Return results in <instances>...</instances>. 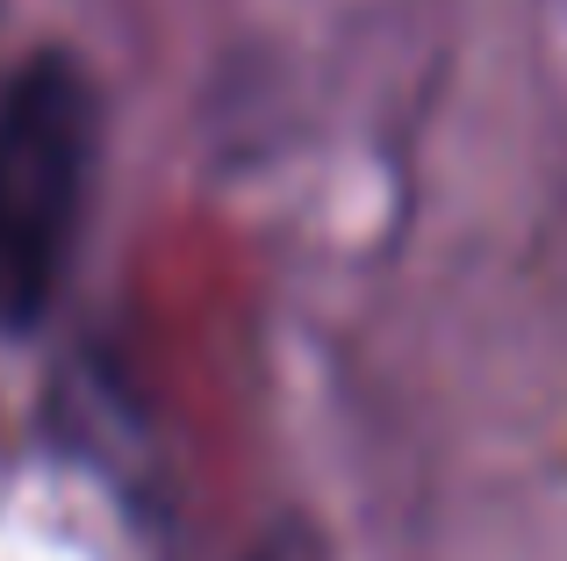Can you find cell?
<instances>
[{
  "label": "cell",
  "mask_w": 567,
  "mask_h": 561,
  "mask_svg": "<svg viewBox=\"0 0 567 561\" xmlns=\"http://www.w3.org/2000/svg\"><path fill=\"white\" fill-rule=\"evenodd\" d=\"M101 173V86L72 51H29L0 80V338H29L80 259Z\"/></svg>",
  "instance_id": "cell-1"
},
{
  "label": "cell",
  "mask_w": 567,
  "mask_h": 561,
  "mask_svg": "<svg viewBox=\"0 0 567 561\" xmlns=\"http://www.w3.org/2000/svg\"><path fill=\"white\" fill-rule=\"evenodd\" d=\"M245 561H331V540H323L309 519H274L259 540H251Z\"/></svg>",
  "instance_id": "cell-2"
}]
</instances>
